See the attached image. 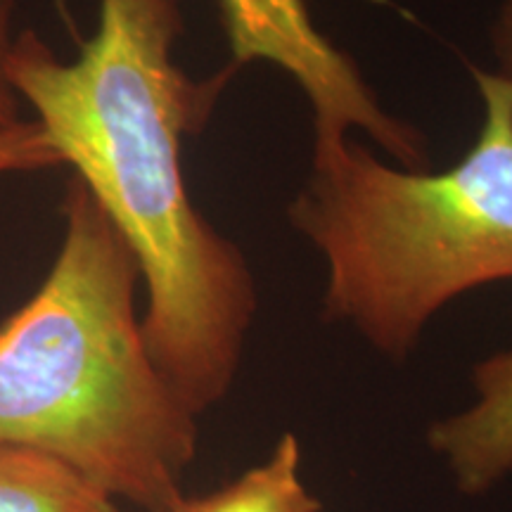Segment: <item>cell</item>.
<instances>
[{
  "label": "cell",
  "mask_w": 512,
  "mask_h": 512,
  "mask_svg": "<svg viewBox=\"0 0 512 512\" xmlns=\"http://www.w3.org/2000/svg\"><path fill=\"white\" fill-rule=\"evenodd\" d=\"M491 50L496 57V74L512 81V0H501L491 24Z\"/></svg>",
  "instance_id": "10"
},
{
  "label": "cell",
  "mask_w": 512,
  "mask_h": 512,
  "mask_svg": "<svg viewBox=\"0 0 512 512\" xmlns=\"http://www.w3.org/2000/svg\"><path fill=\"white\" fill-rule=\"evenodd\" d=\"M12 5L15 0H0V131L3 128L15 126L19 119V105L22 100L17 98L15 88L8 79V55L15 43V34H12Z\"/></svg>",
  "instance_id": "9"
},
{
  "label": "cell",
  "mask_w": 512,
  "mask_h": 512,
  "mask_svg": "<svg viewBox=\"0 0 512 512\" xmlns=\"http://www.w3.org/2000/svg\"><path fill=\"white\" fill-rule=\"evenodd\" d=\"M470 406L434 420L427 446L460 496H486L512 475V349L472 368Z\"/></svg>",
  "instance_id": "5"
},
{
  "label": "cell",
  "mask_w": 512,
  "mask_h": 512,
  "mask_svg": "<svg viewBox=\"0 0 512 512\" xmlns=\"http://www.w3.org/2000/svg\"><path fill=\"white\" fill-rule=\"evenodd\" d=\"M302 479V446L292 432L275 441L259 465L202 496L185 494L169 512H320Z\"/></svg>",
  "instance_id": "6"
},
{
  "label": "cell",
  "mask_w": 512,
  "mask_h": 512,
  "mask_svg": "<svg viewBox=\"0 0 512 512\" xmlns=\"http://www.w3.org/2000/svg\"><path fill=\"white\" fill-rule=\"evenodd\" d=\"M230 62H268L297 83L311 107L313 152L361 131L403 169L430 166V140L382 105L361 67L313 22L309 0H216Z\"/></svg>",
  "instance_id": "4"
},
{
  "label": "cell",
  "mask_w": 512,
  "mask_h": 512,
  "mask_svg": "<svg viewBox=\"0 0 512 512\" xmlns=\"http://www.w3.org/2000/svg\"><path fill=\"white\" fill-rule=\"evenodd\" d=\"M41 287L0 325V444L72 470L114 503L169 512L200 425L152 361L131 247L72 178Z\"/></svg>",
  "instance_id": "2"
},
{
  "label": "cell",
  "mask_w": 512,
  "mask_h": 512,
  "mask_svg": "<svg viewBox=\"0 0 512 512\" xmlns=\"http://www.w3.org/2000/svg\"><path fill=\"white\" fill-rule=\"evenodd\" d=\"M482 124L444 171L403 169L354 136L311 152L287 221L325 264L323 318L387 361L460 294L512 280V81L470 67Z\"/></svg>",
  "instance_id": "3"
},
{
  "label": "cell",
  "mask_w": 512,
  "mask_h": 512,
  "mask_svg": "<svg viewBox=\"0 0 512 512\" xmlns=\"http://www.w3.org/2000/svg\"><path fill=\"white\" fill-rule=\"evenodd\" d=\"M62 166L60 152L38 121H17L0 131V174Z\"/></svg>",
  "instance_id": "8"
},
{
  "label": "cell",
  "mask_w": 512,
  "mask_h": 512,
  "mask_svg": "<svg viewBox=\"0 0 512 512\" xmlns=\"http://www.w3.org/2000/svg\"><path fill=\"white\" fill-rule=\"evenodd\" d=\"M181 34L178 0H100L98 29L76 60L27 29L5 69L131 247L147 351L202 418L238 380L259 290L242 249L192 202L181 159L183 138L209 124L235 69L192 79L174 60Z\"/></svg>",
  "instance_id": "1"
},
{
  "label": "cell",
  "mask_w": 512,
  "mask_h": 512,
  "mask_svg": "<svg viewBox=\"0 0 512 512\" xmlns=\"http://www.w3.org/2000/svg\"><path fill=\"white\" fill-rule=\"evenodd\" d=\"M0 512H119V505L57 460L0 444Z\"/></svg>",
  "instance_id": "7"
}]
</instances>
